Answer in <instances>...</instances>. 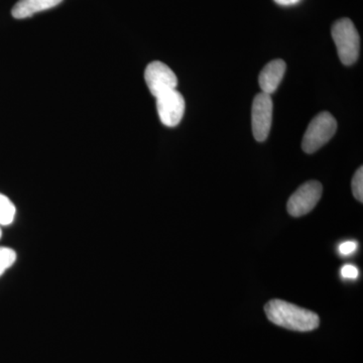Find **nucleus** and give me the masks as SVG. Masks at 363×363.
Returning a JSON list of instances; mask_svg holds the SVG:
<instances>
[{"mask_svg":"<svg viewBox=\"0 0 363 363\" xmlns=\"http://www.w3.org/2000/svg\"><path fill=\"white\" fill-rule=\"evenodd\" d=\"M264 312L272 323L289 330L309 332L315 330L320 325V318L316 313L279 298L269 301L264 306Z\"/></svg>","mask_w":363,"mask_h":363,"instance_id":"1","label":"nucleus"},{"mask_svg":"<svg viewBox=\"0 0 363 363\" xmlns=\"http://www.w3.org/2000/svg\"><path fill=\"white\" fill-rule=\"evenodd\" d=\"M331 33L341 63L345 66L353 65L359 55L360 39L352 21L350 18H341L332 26Z\"/></svg>","mask_w":363,"mask_h":363,"instance_id":"2","label":"nucleus"},{"mask_svg":"<svg viewBox=\"0 0 363 363\" xmlns=\"http://www.w3.org/2000/svg\"><path fill=\"white\" fill-rule=\"evenodd\" d=\"M337 130V121L330 112H321L312 119L303 138L302 150L314 154L333 138Z\"/></svg>","mask_w":363,"mask_h":363,"instance_id":"3","label":"nucleus"},{"mask_svg":"<svg viewBox=\"0 0 363 363\" xmlns=\"http://www.w3.org/2000/svg\"><path fill=\"white\" fill-rule=\"evenodd\" d=\"M323 187L318 181L303 184L289 199L286 210L293 217H301L310 213L321 199Z\"/></svg>","mask_w":363,"mask_h":363,"instance_id":"4","label":"nucleus"},{"mask_svg":"<svg viewBox=\"0 0 363 363\" xmlns=\"http://www.w3.org/2000/svg\"><path fill=\"white\" fill-rule=\"evenodd\" d=\"M147 88L155 97L176 89L178 78L176 74L162 62L155 61L147 65L145 72Z\"/></svg>","mask_w":363,"mask_h":363,"instance_id":"5","label":"nucleus"},{"mask_svg":"<svg viewBox=\"0 0 363 363\" xmlns=\"http://www.w3.org/2000/svg\"><path fill=\"white\" fill-rule=\"evenodd\" d=\"M272 100L271 95L259 93L255 97L252 109V133L257 142H264L271 130Z\"/></svg>","mask_w":363,"mask_h":363,"instance_id":"6","label":"nucleus"},{"mask_svg":"<svg viewBox=\"0 0 363 363\" xmlns=\"http://www.w3.org/2000/svg\"><path fill=\"white\" fill-rule=\"evenodd\" d=\"M157 111L162 123L175 128L181 123L185 112V100L176 89L157 97Z\"/></svg>","mask_w":363,"mask_h":363,"instance_id":"7","label":"nucleus"},{"mask_svg":"<svg viewBox=\"0 0 363 363\" xmlns=\"http://www.w3.org/2000/svg\"><path fill=\"white\" fill-rule=\"evenodd\" d=\"M286 65L283 60H274L259 74V83L262 93L272 95L281 84L286 73Z\"/></svg>","mask_w":363,"mask_h":363,"instance_id":"8","label":"nucleus"},{"mask_svg":"<svg viewBox=\"0 0 363 363\" xmlns=\"http://www.w3.org/2000/svg\"><path fill=\"white\" fill-rule=\"evenodd\" d=\"M63 0H20L13 6L11 13L14 18L23 20L40 11H47L58 6Z\"/></svg>","mask_w":363,"mask_h":363,"instance_id":"9","label":"nucleus"},{"mask_svg":"<svg viewBox=\"0 0 363 363\" xmlns=\"http://www.w3.org/2000/svg\"><path fill=\"white\" fill-rule=\"evenodd\" d=\"M16 213V209L13 203L6 195L0 193V226L11 225Z\"/></svg>","mask_w":363,"mask_h":363,"instance_id":"10","label":"nucleus"},{"mask_svg":"<svg viewBox=\"0 0 363 363\" xmlns=\"http://www.w3.org/2000/svg\"><path fill=\"white\" fill-rule=\"evenodd\" d=\"M16 260V253L9 247H0V277L11 267Z\"/></svg>","mask_w":363,"mask_h":363,"instance_id":"11","label":"nucleus"},{"mask_svg":"<svg viewBox=\"0 0 363 363\" xmlns=\"http://www.w3.org/2000/svg\"><path fill=\"white\" fill-rule=\"evenodd\" d=\"M352 192L354 195L355 199L360 203L363 201V168L360 167L359 169L355 172L354 176L352 179Z\"/></svg>","mask_w":363,"mask_h":363,"instance_id":"12","label":"nucleus"},{"mask_svg":"<svg viewBox=\"0 0 363 363\" xmlns=\"http://www.w3.org/2000/svg\"><path fill=\"white\" fill-rule=\"evenodd\" d=\"M357 247L358 245L357 241H344V242L339 245L338 252L342 257H350L352 253L357 252Z\"/></svg>","mask_w":363,"mask_h":363,"instance_id":"13","label":"nucleus"},{"mask_svg":"<svg viewBox=\"0 0 363 363\" xmlns=\"http://www.w3.org/2000/svg\"><path fill=\"white\" fill-rule=\"evenodd\" d=\"M341 276L345 279H357L359 276V271L355 266L352 264H345L341 269Z\"/></svg>","mask_w":363,"mask_h":363,"instance_id":"14","label":"nucleus"},{"mask_svg":"<svg viewBox=\"0 0 363 363\" xmlns=\"http://www.w3.org/2000/svg\"><path fill=\"white\" fill-rule=\"evenodd\" d=\"M274 1L276 2V4H278L279 6H291L298 4V2L302 1V0H274Z\"/></svg>","mask_w":363,"mask_h":363,"instance_id":"15","label":"nucleus"},{"mask_svg":"<svg viewBox=\"0 0 363 363\" xmlns=\"http://www.w3.org/2000/svg\"><path fill=\"white\" fill-rule=\"evenodd\" d=\"M1 236H2V230H1V228H0V238H1Z\"/></svg>","mask_w":363,"mask_h":363,"instance_id":"16","label":"nucleus"}]
</instances>
